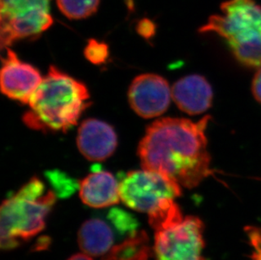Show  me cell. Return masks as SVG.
Listing matches in <instances>:
<instances>
[{
  "mask_svg": "<svg viewBox=\"0 0 261 260\" xmlns=\"http://www.w3.org/2000/svg\"><path fill=\"white\" fill-rule=\"evenodd\" d=\"M211 116L197 122L164 118L151 123L138 147L141 167L193 189L212 174L205 135Z\"/></svg>",
  "mask_w": 261,
  "mask_h": 260,
  "instance_id": "cell-1",
  "label": "cell"
},
{
  "mask_svg": "<svg viewBox=\"0 0 261 260\" xmlns=\"http://www.w3.org/2000/svg\"><path fill=\"white\" fill-rule=\"evenodd\" d=\"M89 99L84 84L51 66L30 99L23 120L33 129L65 132L76 124Z\"/></svg>",
  "mask_w": 261,
  "mask_h": 260,
  "instance_id": "cell-2",
  "label": "cell"
},
{
  "mask_svg": "<svg viewBox=\"0 0 261 260\" xmlns=\"http://www.w3.org/2000/svg\"><path fill=\"white\" fill-rule=\"evenodd\" d=\"M221 14L212 15L201 33H215L227 42L237 61L247 68L261 66V7L254 0H228Z\"/></svg>",
  "mask_w": 261,
  "mask_h": 260,
  "instance_id": "cell-3",
  "label": "cell"
},
{
  "mask_svg": "<svg viewBox=\"0 0 261 260\" xmlns=\"http://www.w3.org/2000/svg\"><path fill=\"white\" fill-rule=\"evenodd\" d=\"M44 191L43 183L38 177H32L16 194L3 202L0 211L3 251L15 249L44 228L45 219L57 198L55 192L45 194Z\"/></svg>",
  "mask_w": 261,
  "mask_h": 260,
  "instance_id": "cell-4",
  "label": "cell"
},
{
  "mask_svg": "<svg viewBox=\"0 0 261 260\" xmlns=\"http://www.w3.org/2000/svg\"><path fill=\"white\" fill-rule=\"evenodd\" d=\"M53 21L50 0H0L1 48L41 34Z\"/></svg>",
  "mask_w": 261,
  "mask_h": 260,
  "instance_id": "cell-5",
  "label": "cell"
},
{
  "mask_svg": "<svg viewBox=\"0 0 261 260\" xmlns=\"http://www.w3.org/2000/svg\"><path fill=\"white\" fill-rule=\"evenodd\" d=\"M121 200L134 211L150 213L167 199L182 195L181 185L161 172L145 169L131 171L119 183Z\"/></svg>",
  "mask_w": 261,
  "mask_h": 260,
  "instance_id": "cell-6",
  "label": "cell"
},
{
  "mask_svg": "<svg viewBox=\"0 0 261 260\" xmlns=\"http://www.w3.org/2000/svg\"><path fill=\"white\" fill-rule=\"evenodd\" d=\"M204 224L196 216L184 218L155 231L153 253L156 260H205Z\"/></svg>",
  "mask_w": 261,
  "mask_h": 260,
  "instance_id": "cell-7",
  "label": "cell"
},
{
  "mask_svg": "<svg viewBox=\"0 0 261 260\" xmlns=\"http://www.w3.org/2000/svg\"><path fill=\"white\" fill-rule=\"evenodd\" d=\"M172 89L168 81L158 74H141L128 89V101L139 116L152 118L165 113L170 105Z\"/></svg>",
  "mask_w": 261,
  "mask_h": 260,
  "instance_id": "cell-8",
  "label": "cell"
},
{
  "mask_svg": "<svg viewBox=\"0 0 261 260\" xmlns=\"http://www.w3.org/2000/svg\"><path fill=\"white\" fill-rule=\"evenodd\" d=\"M6 50L0 74L1 91L12 100L28 104L43 78L35 67L20 60L14 51Z\"/></svg>",
  "mask_w": 261,
  "mask_h": 260,
  "instance_id": "cell-9",
  "label": "cell"
},
{
  "mask_svg": "<svg viewBox=\"0 0 261 260\" xmlns=\"http://www.w3.org/2000/svg\"><path fill=\"white\" fill-rule=\"evenodd\" d=\"M118 140L114 128L102 121L90 118L82 123L77 135V146L87 159L104 161L116 150Z\"/></svg>",
  "mask_w": 261,
  "mask_h": 260,
  "instance_id": "cell-10",
  "label": "cell"
},
{
  "mask_svg": "<svg viewBox=\"0 0 261 260\" xmlns=\"http://www.w3.org/2000/svg\"><path fill=\"white\" fill-rule=\"evenodd\" d=\"M172 98L180 110L190 115H198L212 107L213 91L204 77L192 74L173 85Z\"/></svg>",
  "mask_w": 261,
  "mask_h": 260,
  "instance_id": "cell-11",
  "label": "cell"
},
{
  "mask_svg": "<svg viewBox=\"0 0 261 260\" xmlns=\"http://www.w3.org/2000/svg\"><path fill=\"white\" fill-rule=\"evenodd\" d=\"M80 197L85 204L92 208L112 206L121 200L119 183L110 172H93L80 184Z\"/></svg>",
  "mask_w": 261,
  "mask_h": 260,
  "instance_id": "cell-12",
  "label": "cell"
},
{
  "mask_svg": "<svg viewBox=\"0 0 261 260\" xmlns=\"http://www.w3.org/2000/svg\"><path fill=\"white\" fill-rule=\"evenodd\" d=\"M78 243L83 253L101 257L113 248L114 236L109 225L100 219L85 221L78 231Z\"/></svg>",
  "mask_w": 261,
  "mask_h": 260,
  "instance_id": "cell-13",
  "label": "cell"
},
{
  "mask_svg": "<svg viewBox=\"0 0 261 260\" xmlns=\"http://www.w3.org/2000/svg\"><path fill=\"white\" fill-rule=\"evenodd\" d=\"M152 252L147 234L139 231L114 246L101 260H149Z\"/></svg>",
  "mask_w": 261,
  "mask_h": 260,
  "instance_id": "cell-14",
  "label": "cell"
},
{
  "mask_svg": "<svg viewBox=\"0 0 261 260\" xmlns=\"http://www.w3.org/2000/svg\"><path fill=\"white\" fill-rule=\"evenodd\" d=\"M148 215L149 224L155 231L167 228L184 218L182 211L173 199L163 200Z\"/></svg>",
  "mask_w": 261,
  "mask_h": 260,
  "instance_id": "cell-15",
  "label": "cell"
},
{
  "mask_svg": "<svg viewBox=\"0 0 261 260\" xmlns=\"http://www.w3.org/2000/svg\"><path fill=\"white\" fill-rule=\"evenodd\" d=\"M100 0H57L59 9L66 17L81 20L96 12Z\"/></svg>",
  "mask_w": 261,
  "mask_h": 260,
  "instance_id": "cell-16",
  "label": "cell"
},
{
  "mask_svg": "<svg viewBox=\"0 0 261 260\" xmlns=\"http://www.w3.org/2000/svg\"><path fill=\"white\" fill-rule=\"evenodd\" d=\"M108 217L120 234L128 233V235L132 236L137 231V221L135 216L128 212H126L121 209H112L111 211H109Z\"/></svg>",
  "mask_w": 261,
  "mask_h": 260,
  "instance_id": "cell-17",
  "label": "cell"
},
{
  "mask_svg": "<svg viewBox=\"0 0 261 260\" xmlns=\"http://www.w3.org/2000/svg\"><path fill=\"white\" fill-rule=\"evenodd\" d=\"M50 182L54 187V190L57 196L68 197L71 195L76 189V184L62 172H51L47 173Z\"/></svg>",
  "mask_w": 261,
  "mask_h": 260,
  "instance_id": "cell-18",
  "label": "cell"
},
{
  "mask_svg": "<svg viewBox=\"0 0 261 260\" xmlns=\"http://www.w3.org/2000/svg\"><path fill=\"white\" fill-rule=\"evenodd\" d=\"M85 56L94 64H101L109 58V47L103 42L90 40L85 49Z\"/></svg>",
  "mask_w": 261,
  "mask_h": 260,
  "instance_id": "cell-19",
  "label": "cell"
},
{
  "mask_svg": "<svg viewBox=\"0 0 261 260\" xmlns=\"http://www.w3.org/2000/svg\"><path fill=\"white\" fill-rule=\"evenodd\" d=\"M245 232L253 248V253L250 258L251 260H261V227L246 226Z\"/></svg>",
  "mask_w": 261,
  "mask_h": 260,
  "instance_id": "cell-20",
  "label": "cell"
},
{
  "mask_svg": "<svg viewBox=\"0 0 261 260\" xmlns=\"http://www.w3.org/2000/svg\"><path fill=\"white\" fill-rule=\"evenodd\" d=\"M252 92L254 98L261 103V66L258 68L252 83Z\"/></svg>",
  "mask_w": 261,
  "mask_h": 260,
  "instance_id": "cell-21",
  "label": "cell"
},
{
  "mask_svg": "<svg viewBox=\"0 0 261 260\" xmlns=\"http://www.w3.org/2000/svg\"><path fill=\"white\" fill-rule=\"evenodd\" d=\"M138 32L142 37L149 38L154 34L155 27L150 20H141L138 25Z\"/></svg>",
  "mask_w": 261,
  "mask_h": 260,
  "instance_id": "cell-22",
  "label": "cell"
},
{
  "mask_svg": "<svg viewBox=\"0 0 261 260\" xmlns=\"http://www.w3.org/2000/svg\"><path fill=\"white\" fill-rule=\"evenodd\" d=\"M68 260H93L91 256L87 255L86 253H77L71 256Z\"/></svg>",
  "mask_w": 261,
  "mask_h": 260,
  "instance_id": "cell-23",
  "label": "cell"
},
{
  "mask_svg": "<svg viewBox=\"0 0 261 260\" xmlns=\"http://www.w3.org/2000/svg\"><path fill=\"white\" fill-rule=\"evenodd\" d=\"M48 244H49V243L47 242V238H42V239H40L39 242L37 243V245H36L35 249H37V250H41V249H43V248H47Z\"/></svg>",
  "mask_w": 261,
  "mask_h": 260,
  "instance_id": "cell-24",
  "label": "cell"
},
{
  "mask_svg": "<svg viewBox=\"0 0 261 260\" xmlns=\"http://www.w3.org/2000/svg\"><path fill=\"white\" fill-rule=\"evenodd\" d=\"M126 4H127V6H128V9L129 10H133L134 8V3L133 0H125Z\"/></svg>",
  "mask_w": 261,
  "mask_h": 260,
  "instance_id": "cell-25",
  "label": "cell"
}]
</instances>
